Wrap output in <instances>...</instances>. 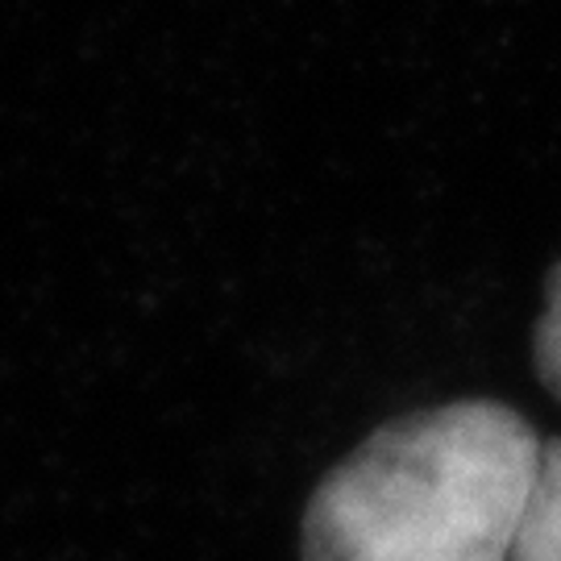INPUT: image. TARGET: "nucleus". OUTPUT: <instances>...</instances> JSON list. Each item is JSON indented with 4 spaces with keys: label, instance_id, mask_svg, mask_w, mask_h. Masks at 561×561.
<instances>
[{
    "label": "nucleus",
    "instance_id": "f257e3e1",
    "mask_svg": "<svg viewBox=\"0 0 561 561\" xmlns=\"http://www.w3.org/2000/svg\"><path fill=\"white\" fill-rule=\"evenodd\" d=\"M541 442L516 408L458 400L375 428L321 479L304 561H512Z\"/></svg>",
    "mask_w": 561,
    "mask_h": 561
},
{
    "label": "nucleus",
    "instance_id": "f03ea898",
    "mask_svg": "<svg viewBox=\"0 0 561 561\" xmlns=\"http://www.w3.org/2000/svg\"><path fill=\"white\" fill-rule=\"evenodd\" d=\"M512 561H561V442L541 445L537 454Z\"/></svg>",
    "mask_w": 561,
    "mask_h": 561
},
{
    "label": "nucleus",
    "instance_id": "7ed1b4c3",
    "mask_svg": "<svg viewBox=\"0 0 561 561\" xmlns=\"http://www.w3.org/2000/svg\"><path fill=\"white\" fill-rule=\"evenodd\" d=\"M533 362H537V375L549 387V396L561 400V262L545 279V312L533 333Z\"/></svg>",
    "mask_w": 561,
    "mask_h": 561
}]
</instances>
